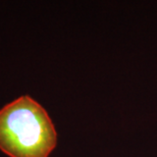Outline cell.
Listing matches in <instances>:
<instances>
[{
  "label": "cell",
  "mask_w": 157,
  "mask_h": 157,
  "mask_svg": "<svg viewBox=\"0 0 157 157\" xmlns=\"http://www.w3.org/2000/svg\"><path fill=\"white\" fill-rule=\"evenodd\" d=\"M57 133L45 108L24 95L0 109V150L9 157H49Z\"/></svg>",
  "instance_id": "1"
}]
</instances>
